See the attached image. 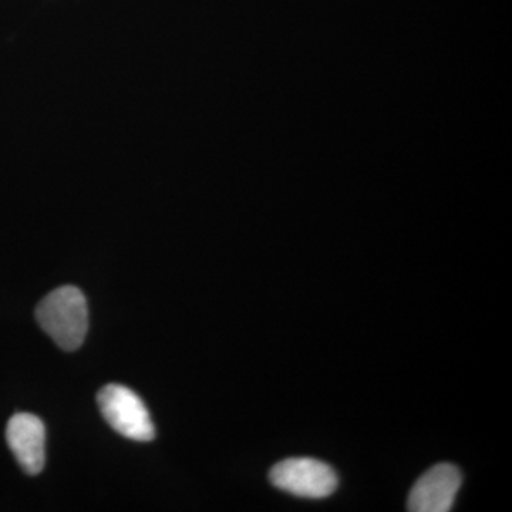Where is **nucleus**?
<instances>
[{"instance_id":"obj_4","label":"nucleus","mask_w":512,"mask_h":512,"mask_svg":"<svg viewBox=\"0 0 512 512\" xmlns=\"http://www.w3.org/2000/svg\"><path fill=\"white\" fill-rule=\"evenodd\" d=\"M461 471L450 463L437 464L423 474L409 495V511L447 512L461 487Z\"/></svg>"},{"instance_id":"obj_1","label":"nucleus","mask_w":512,"mask_h":512,"mask_svg":"<svg viewBox=\"0 0 512 512\" xmlns=\"http://www.w3.org/2000/svg\"><path fill=\"white\" fill-rule=\"evenodd\" d=\"M36 319L60 349L73 352L83 345L89 330L86 296L76 286L57 288L37 305Z\"/></svg>"},{"instance_id":"obj_2","label":"nucleus","mask_w":512,"mask_h":512,"mask_svg":"<svg viewBox=\"0 0 512 512\" xmlns=\"http://www.w3.org/2000/svg\"><path fill=\"white\" fill-rule=\"evenodd\" d=\"M104 420L121 436L134 441H151L156 436L146 404L123 384L111 383L97 394Z\"/></svg>"},{"instance_id":"obj_5","label":"nucleus","mask_w":512,"mask_h":512,"mask_svg":"<svg viewBox=\"0 0 512 512\" xmlns=\"http://www.w3.org/2000/svg\"><path fill=\"white\" fill-rule=\"evenodd\" d=\"M6 440L26 474L42 473L46 463V429L39 417L30 413L15 414L6 427Z\"/></svg>"},{"instance_id":"obj_3","label":"nucleus","mask_w":512,"mask_h":512,"mask_svg":"<svg viewBox=\"0 0 512 512\" xmlns=\"http://www.w3.org/2000/svg\"><path fill=\"white\" fill-rule=\"evenodd\" d=\"M269 480L279 490L296 495V497H329L338 488V474L329 464L316 458H286L272 467Z\"/></svg>"}]
</instances>
